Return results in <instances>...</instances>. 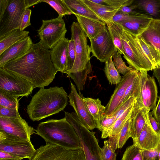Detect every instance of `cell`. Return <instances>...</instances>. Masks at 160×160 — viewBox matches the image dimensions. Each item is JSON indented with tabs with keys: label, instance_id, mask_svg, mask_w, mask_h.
Returning a JSON list of instances; mask_svg holds the SVG:
<instances>
[{
	"label": "cell",
	"instance_id": "db71d44e",
	"mask_svg": "<svg viewBox=\"0 0 160 160\" xmlns=\"http://www.w3.org/2000/svg\"><path fill=\"white\" fill-rule=\"evenodd\" d=\"M159 155H158V158H159V160H160V142L159 144Z\"/></svg>",
	"mask_w": 160,
	"mask_h": 160
},
{
	"label": "cell",
	"instance_id": "603a6c76",
	"mask_svg": "<svg viewBox=\"0 0 160 160\" xmlns=\"http://www.w3.org/2000/svg\"><path fill=\"white\" fill-rule=\"evenodd\" d=\"M63 0L72 12V14L105 22L94 12L82 0Z\"/></svg>",
	"mask_w": 160,
	"mask_h": 160
},
{
	"label": "cell",
	"instance_id": "7dc6e473",
	"mask_svg": "<svg viewBox=\"0 0 160 160\" xmlns=\"http://www.w3.org/2000/svg\"><path fill=\"white\" fill-rule=\"evenodd\" d=\"M22 158L8 152L0 151V160H22Z\"/></svg>",
	"mask_w": 160,
	"mask_h": 160
},
{
	"label": "cell",
	"instance_id": "bcb514c9",
	"mask_svg": "<svg viewBox=\"0 0 160 160\" xmlns=\"http://www.w3.org/2000/svg\"><path fill=\"white\" fill-rule=\"evenodd\" d=\"M149 117L150 124L154 131L160 135V124L153 116L152 112H149Z\"/></svg>",
	"mask_w": 160,
	"mask_h": 160
},
{
	"label": "cell",
	"instance_id": "5b68a950",
	"mask_svg": "<svg viewBox=\"0 0 160 160\" xmlns=\"http://www.w3.org/2000/svg\"><path fill=\"white\" fill-rule=\"evenodd\" d=\"M64 113V117L72 126L79 137L86 160H102V148L95 136V132L90 131L81 123L75 112L65 111Z\"/></svg>",
	"mask_w": 160,
	"mask_h": 160
},
{
	"label": "cell",
	"instance_id": "ee69618b",
	"mask_svg": "<svg viewBox=\"0 0 160 160\" xmlns=\"http://www.w3.org/2000/svg\"><path fill=\"white\" fill-rule=\"evenodd\" d=\"M0 117L20 118L18 109H12L0 106Z\"/></svg>",
	"mask_w": 160,
	"mask_h": 160
},
{
	"label": "cell",
	"instance_id": "1f68e13d",
	"mask_svg": "<svg viewBox=\"0 0 160 160\" xmlns=\"http://www.w3.org/2000/svg\"><path fill=\"white\" fill-rule=\"evenodd\" d=\"M105 63L104 71L109 83L111 85H118L121 80L122 77L113 63L112 56Z\"/></svg>",
	"mask_w": 160,
	"mask_h": 160
},
{
	"label": "cell",
	"instance_id": "ba28073f",
	"mask_svg": "<svg viewBox=\"0 0 160 160\" xmlns=\"http://www.w3.org/2000/svg\"><path fill=\"white\" fill-rule=\"evenodd\" d=\"M71 38L74 41L76 58L73 66L67 74L81 71L86 68L90 59V47L87 37L78 22H73L71 26Z\"/></svg>",
	"mask_w": 160,
	"mask_h": 160
},
{
	"label": "cell",
	"instance_id": "4dcf8cb0",
	"mask_svg": "<svg viewBox=\"0 0 160 160\" xmlns=\"http://www.w3.org/2000/svg\"><path fill=\"white\" fill-rule=\"evenodd\" d=\"M109 139L104 141L101 149L102 160H116L115 151L118 148V135L109 137Z\"/></svg>",
	"mask_w": 160,
	"mask_h": 160
},
{
	"label": "cell",
	"instance_id": "4316f807",
	"mask_svg": "<svg viewBox=\"0 0 160 160\" xmlns=\"http://www.w3.org/2000/svg\"><path fill=\"white\" fill-rule=\"evenodd\" d=\"M145 96L147 99V109L150 111L153 110L156 106L158 98V88L153 77L148 74L145 82Z\"/></svg>",
	"mask_w": 160,
	"mask_h": 160
},
{
	"label": "cell",
	"instance_id": "7402d4cb",
	"mask_svg": "<svg viewBox=\"0 0 160 160\" xmlns=\"http://www.w3.org/2000/svg\"><path fill=\"white\" fill-rule=\"evenodd\" d=\"M78 22L89 39L101 33L106 28V22L78 15H75Z\"/></svg>",
	"mask_w": 160,
	"mask_h": 160
},
{
	"label": "cell",
	"instance_id": "e0dca14e",
	"mask_svg": "<svg viewBox=\"0 0 160 160\" xmlns=\"http://www.w3.org/2000/svg\"><path fill=\"white\" fill-rule=\"evenodd\" d=\"M152 19L134 11L130 13L128 19L118 24L125 30L137 36L146 29Z\"/></svg>",
	"mask_w": 160,
	"mask_h": 160
},
{
	"label": "cell",
	"instance_id": "9c48e42d",
	"mask_svg": "<svg viewBox=\"0 0 160 160\" xmlns=\"http://www.w3.org/2000/svg\"><path fill=\"white\" fill-rule=\"evenodd\" d=\"M35 88L26 79L0 67V90L15 96L28 97Z\"/></svg>",
	"mask_w": 160,
	"mask_h": 160
},
{
	"label": "cell",
	"instance_id": "d6986e66",
	"mask_svg": "<svg viewBox=\"0 0 160 160\" xmlns=\"http://www.w3.org/2000/svg\"><path fill=\"white\" fill-rule=\"evenodd\" d=\"M69 40L65 38L58 42L50 50L52 62L58 71L67 73V67Z\"/></svg>",
	"mask_w": 160,
	"mask_h": 160
},
{
	"label": "cell",
	"instance_id": "52a82bcc",
	"mask_svg": "<svg viewBox=\"0 0 160 160\" xmlns=\"http://www.w3.org/2000/svg\"><path fill=\"white\" fill-rule=\"evenodd\" d=\"M63 16L42 20V24L38 30L40 40L38 42L44 48L51 49L58 42L65 38L67 30Z\"/></svg>",
	"mask_w": 160,
	"mask_h": 160
},
{
	"label": "cell",
	"instance_id": "d590c367",
	"mask_svg": "<svg viewBox=\"0 0 160 160\" xmlns=\"http://www.w3.org/2000/svg\"><path fill=\"white\" fill-rule=\"evenodd\" d=\"M41 2L49 5L58 13L59 16H63L66 15L72 14L63 0H42Z\"/></svg>",
	"mask_w": 160,
	"mask_h": 160
},
{
	"label": "cell",
	"instance_id": "60d3db41",
	"mask_svg": "<svg viewBox=\"0 0 160 160\" xmlns=\"http://www.w3.org/2000/svg\"><path fill=\"white\" fill-rule=\"evenodd\" d=\"M76 58V52L74 41L71 38L68 45V51L67 67V72L72 68ZM66 73V74H67Z\"/></svg>",
	"mask_w": 160,
	"mask_h": 160
},
{
	"label": "cell",
	"instance_id": "7bdbcfd3",
	"mask_svg": "<svg viewBox=\"0 0 160 160\" xmlns=\"http://www.w3.org/2000/svg\"><path fill=\"white\" fill-rule=\"evenodd\" d=\"M32 10L26 8L21 17L19 25V29L23 31L28 26L31 25L30 21Z\"/></svg>",
	"mask_w": 160,
	"mask_h": 160
},
{
	"label": "cell",
	"instance_id": "c3c4849f",
	"mask_svg": "<svg viewBox=\"0 0 160 160\" xmlns=\"http://www.w3.org/2000/svg\"><path fill=\"white\" fill-rule=\"evenodd\" d=\"M152 112L153 117L160 124V95L159 97L158 104Z\"/></svg>",
	"mask_w": 160,
	"mask_h": 160
},
{
	"label": "cell",
	"instance_id": "d4e9b609",
	"mask_svg": "<svg viewBox=\"0 0 160 160\" xmlns=\"http://www.w3.org/2000/svg\"><path fill=\"white\" fill-rule=\"evenodd\" d=\"M82 0L94 12L105 22L112 21L114 15L122 7H112L94 2L90 0Z\"/></svg>",
	"mask_w": 160,
	"mask_h": 160
},
{
	"label": "cell",
	"instance_id": "f907efd6",
	"mask_svg": "<svg viewBox=\"0 0 160 160\" xmlns=\"http://www.w3.org/2000/svg\"><path fill=\"white\" fill-rule=\"evenodd\" d=\"M135 9L136 7L132 3L130 5L124 6L121 8L119 11L125 13L130 14L133 12Z\"/></svg>",
	"mask_w": 160,
	"mask_h": 160
},
{
	"label": "cell",
	"instance_id": "f6af8a7d",
	"mask_svg": "<svg viewBox=\"0 0 160 160\" xmlns=\"http://www.w3.org/2000/svg\"><path fill=\"white\" fill-rule=\"evenodd\" d=\"M130 14H127L118 11L113 16L112 21L117 23H119L128 18Z\"/></svg>",
	"mask_w": 160,
	"mask_h": 160
},
{
	"label": "cell",
	"instance_id": "f35d334b",
	"mask_svg": "<svg viewBox=\"0 0 160 160\" xmlns=\"http://www.w3.org/2000/svg\"><path fill=\"white\" fill-rule=\"evenodd\" d=\"M131 120V116L118 134V148H122L128 139L131 137L130 128Z\"/></svg>",
	"mask_w": 160,
	"mask_h": 160
},
{
	"label": "cell",
	"instance_id": "4fadbf2b",
	"mask_svg": "<svg viewBox=\"0 0 160 160\" xmlns=\"http://www.w3.org/2000/svg\"><path fill=\"white\" fill-rule=\"evenodd\" d=\"M35 129L28 125L22 117L18 118L0 117V132L18 137L31 141V135L36 134Z\"/></svg>",
	"mask_w": 160,
	"mask_h": 160
},
{
	"label": "cell",
	"instance_id": "83f0119b",
	"mask_svg": "<svg viewBox=\"0 0 160 160\" xmlns=\"http://www.w3.org/2000/svg\"><path fill=\"white\" fill-rule=\"evenodd\" d=\"M138 41L152 64L154 69L160 66V52L154 46L145 41L140 35L137 36Z\"/></svg>",
	"mask_w": 160,
	"mask_h": 160
},
{
	"label": "cell",
	"instance_id": "681fc988",
	"mask_svg": "<svg viewBox=\"0 0 160 160\" xmlns=\"http://www.w3.org/2000/svg\"><path fill=\"white\" fill-rule=\"evenodd\" d=\"M9 1L10 0H0V19L2 17Z\"/></svg>",
	"mask_w": 160,
	"mask_h": 160
},
{
	"label": "cell",
	"instance_id": "30bf717a",
	"mask_svg": "<svg viewBox=\"0 0 160 160\" xmlns=\"http://www.w3.org/2000/svg\"><path fill=\"white\" fill-rule=\"evenodd\" d=\"M36 149L31 141L18 137L0 132V151L6 152L22 159H30Z\"/></svg>",
	"mask_w": 160,
	"mask_h": 160
},
{
	"label": "cell",
	"instance_id": "3957f363",
	"mask_svg": "<svg viewBox=\"0 0 160 160\" xmlns=\"http://www.w3.org/2000/svg\"><path fill=\"white\" fill-rule=\"evenodd\" d=\"M35 131L46 143L54 144L68 149L81 148L77 133L65 117L41 122L35 129Z\"/></svg>",
	"mask_w": 160,
	"mask_h": 160
},
{
	"label": "cell",
	"instance_id": "e575fe53",
	"mask_svg": "<svg viewBox=\"0 0 160 160\" xmlns=\"http://www.w3.org/2000/svg\"><path fill=\"white\" fill-rule=\"evenodd\" d=\"M0 90V106L18 109L20 99Z\"/></svg>",
	"mask_w": 160,
	"mask_h": 160
},
{
	"label": "cell",
	"instance_id": "44dd1931",
	"mask_svg": "<svg viewBox=\"0 0 160 160\" xmlns=\"http://www.w3.org/2000/svg\"><path fill=\"white\" fill-rule=\"evenodd\" d=\"M132 4L136 7L134 11L160 20V0H133Z\"/></svg>",
	"mask_w": 160,
	"mask_h": 160
},
{
	"label": "cell",
	"instance_id": "f1b7e54d",
	"mask_svg": "<svg viewBox=\"0 0 160 160\" xmlns=\"http://www.w3.org/2000/svg\"><path fill=\"white\" fill-rule=\"evenodd\" d=\"M83 100L91 115L96 122L100 120L104 115L106 107L102 104L99 99L83 98Z\"/></svg>",
	"mask_w": 160,
	"mask_h": 160
},
{
	"label": "cell",
	"instance_id": "7a4b0ae2",
	"mask_svg": "<svg viewBox=\"0 0 160 160\" xmlns=\"http://www.w3.org/2000/svg\"><path fill=\"white\" fill-rule=\"evenodd\" d=\"M68 97L62 87L41 88L28 105L27 113L32 121H39L63 110L68 104Z\"/></svg>",
	"mask_w": 160,
	"mask_h": 160
},
{
	"label": "cell",
	"instance_id": "6da1fadb",
	"mask_svg": "<svg viewBox=\"0 0 160 160\" xmlns=\"http://www.w3.org/2000/svg\"><path fill=\"white\" fill-rule=\"evenodd\" d=\"M4 69L26 79L35 88L48 85L57 70L51 59L50 50L33 43L25 55L6 63Z\"/></svg>",
	"mask_w": 160,
	"mask_h": 160
},
{
	"label": "cell",
	"instance_id": "74e56055",
	"mask_svg": "<svg viewBox=\"0 0 160 160\" xmlns=\"http://www.w3.org/2000/svg\"><path fill=\"white\" fill-rule=\"evenodd\" d=\"M112 57L113 63L119 73L124 76L130 71L131 67L126 66L117 49L115 51Z\"/></svg>",
	"mask_w": 160,
	"mask_h": 160
},
{
	"label": "cell",
	"instance_id": "ffe728a7",
	"mask_svg": "<svg viewBox=\"0 0 160 160\" xmlns=\"http://www.w3.org/2000/svg\"><path fill=\"white\" fill-rule=\"evenodd\" d=\"M131 119L130 135L134 143L138 138L146 122L142 107L138 105L136 101L132 111Z\"/></svg>",
	"mask_w": 160,
	"mask_h": 160
},
{
	"label": "cell",
	"instance_id": "277c9868",
	"mask_svg": "<svg viewBox=\"0 0 160 160\" xmlns=\"http://www.w3.org/2000/svg\"><path fill=\"white\" fill-rule=\"evenodd\" d=\"M121 39L124 58L129 66L138 71H149L154 68L138 43L137 36L122 28Z\"/></svg>",
	"mask_w": 160,
	"mask_h": 160
},
{
	"label": "cell",
	"instance_id": "484cf974",
	"mask_svg": "<svg viewBox=\"0 0 160 160\" xmlns=\"http://www.w3.org/2000/svg\"><path fill=\"white\" fill-rule=\"evenodd\" d=\"M29 32L14 30L0 37V54L17 42L28 37Z\"/></svg>",
	"mask_w": 160,
	"mask_h": 160
},
{
	"label": "cell",
	"instance_id": "8fae6325",
	"mask_svg": "<svg viewBox=\"0 0 160 160\" xmlns=\"http://www.w3.org/2000/svg\"><path fill=\"white\" fill-rule=\"evenodd\" d=\"M26 8L25 0H10L2 17L0 19V37L19 28L21 17Z\"/></svg>",
	"mask_w": 160,
	"mask_h": 160
},
{
	"label": "cell",
	"instance_id": "d6a6232c",
	"mask_svg": "<svg viewBox=\"0 0 160 160\" xmlns=\"http://www.w3.org/2000/svg\"><path fill=\"white\" fill-rule=\"evenodd\" d=\"M92 71L91 65L89 61L87 63L85 68L82 71L69 73L68 75L74 81L78 90L80 91L83 89L88 75Z\"/></svg>",
	"mask_w": 160,
	"mask_h": 160
},
{
	"label": "cell",
	"instance_id": "2e32d148",
	"mask_svg": "<svg viewBox=\"0 0 160 160\" xmlns=\"http://www.w3.org/2000/svg\"><path fill=\"white\" fill-rule=\"evenodd\" d=\"M33 44L30 36L13 44L0 54V67L8 62L20 58L27 53Z\"/></svg>",
	"mask_w": 160,
	"mask_h": 160
},
{
	"label": "cell",
	"instance_id": "816d5d0a",
	"mask_svg": "<svg viewBox=\"0 0 160 160\" xmlns=\"http://www.w3.org/2000/svg\"><path fill=\"white\" fill-rule=\"evenodd\" d=\"M27 8L39 3L42 2V0H25Z\"/></svg>",
	"mask_w": 160,
	"mask_h": 160
},
{
	"label": "cell",
	"instance_id": "9a60e30c",
	"mask_svg": "<svg viewBox=\"0 0 160 160\" xmlns=\"http://www.w3.org/2000/svg\"><path fill=\"white\" fill-rule=\"evenodd\" d=\"M70 84V92L68 95L70 105L73 108L81 123L89 130H92L97 128L96 122L90 113L83 98L78 93L75 86L71 82Z\"/></svg>",
	"mask_w": 160,
	"mask_h": 160
},
{
	"label": "cell",
	"instance_id": "ac0fdd59",
	"mask_svg": "<svg viewBox=\"0 0 160 160\" xmlns=\"http://www.w3.org/2000/svg\"><path fill=\"white\" fill-rule=\"evenodd\" d=\"M146 123L138 138L134 144L141 149L148 150L156 148L160 142V135L152 127L149 121V112L144 113Z\"/></svg>",
	"mask_w": 160,
	"mask_h": 160
},
{
	"label": "cell",
	"instance_id": "b9f144b4",
	"mask_svg": "<svg viewBox=\"0 0 160 160\" xmlns=\"http://www.w3.org/2000/svg\"><path fill=\"white\" fill-rule=\"evenodd\" d=\"M159 150V144L155 148L148 149H141L143 160H159L158 155Z\"/></svg>",
	"mask_w": 160,
	"mask_h": 160
},
{
	"label": "cell",
	"instance_id": "8d00e7d4",
	"mask_svg": "<svg viewBox=\"0 0 160 160\" xmlns=\"http://www.w3.org/2000/svg\"><path fill=\"white\" fill-rule=\"evenodd\" d=\"M122 160H143L141 149L133 143L127 148Z\"/></svg>",
	"mask_w": 160,
	"mask_h": 160
},
{
	"label": "cell",
	"instance_id": "5bb4252c",
	"mask_svg": "<svg viewBox=\"0 0 160 160\" xmlns=\"http://www.w3.org/2000/svg\"><path fill=\"white\" fill-rule=\"evenodd\" d=\"M138 71L131 67L130 71L122 78L105 106L104 115L107 116L112 115L122 103L127 89L136 78Z\"/></svg>",
	"mask_w": 160,
	"mask_h": 160
},
{
	"label": "cell",
	"instance_id": "836d02e7",
	"mask_svg": "<svg viewBox=\"0 0 160 160\" xmlns=\"http://www.w3.org/2000/svg\"><path fill=\"white\" fill-rule=\"evenodd\" d=\"M134 103L116 120L108 134V137L119 133L127 121L131 117Z\"/></svg>",
	"mask_w": 160,
	"mask_h": 160
},
{
	"label": "cell",
	"instance_id": "8992f818",
	"mask_svg": "<svg viewBox=\"0 0 160 160\" xmlns=\"http://www.w3.org/2000/svg\"><path fill=\"white\" fill-rule=\"evenodd\" d=\"M28 160H86L81 148L68 149L47 143L41 146Z\"/></svg>",
	"mask_w": 160,
	"mask_h": 160
},
{
	"label": "cell",
	"instance_id": "cb8c5ba5",
	"mask_svg": "<svg viewBox=\"0 0 160 160\" xmlns=\"http://www.w3.org/2000/svg\"><path fill=\"white\" fill-rule=\"evenodd\" d=\"M140 35L160 52V20L152 19L147 28Z\"/></svg>",
	"mask_w": 160,
	"mask_h": 160
},
{
	"label": "cell",
	"instance_id": "7c38bea8",
	"mask_svg": "<svg viewBox=\"0 0 160 160\" xmlns=\"http://www.w3.org/2000/svg\"><path fill=\"white\" fill-rule=\"evenodd\" d=\"M92 57L102 62L111 57L117 49L107 28L95 37L90 39Z\"/></svg>",
	"mask_w": 160,
	"mask_h": 160
},
{
	"label": "cell",
	"instance_id": "f546056e",
	"mask_svg": "<svg viewBox=\"0 0 160 160\" xmlns=\"http://www.w3.org/2000/svg\"><path fill=\"white\" fill-rule=\"evenodd\" d=\"M106 23L113 42L118 52L121 54L124 55L121 39L122 28L119 24L112 21L106 22Z\"/></svg>",
	"mask_w": 160,
	"mask_h": 160
},
{
	"label": "cell",
	"instance_id": "f5cc1de1",
	"mask_svg": "<svg viewBox=\"0 0 160 160\" xmlns=\"http://www.w3.org/2000/svg\"><path fill=\"white\" fill-rule=\"evenodd\" d=\"M153 75L157 79L160 88V66L153 70Z\"/></svg>",
	"mask_w": 160,
	"mask_h": 160
},
{
	"label": "cell",
	"instance_id": "ab89813d",
	"mask_svg": "<svg viewBox=\"0 0 160 160\" xmlns=\"http://www.w3.org/2000/svg\"><path fill=\"white\" fill-rule=\"evenodd\" d=\"M92 2L109 7L118 8L131 5L133 0H90Z\"/></svg>",
	"mask_w": 160,
	"mask_h": 160
}]
</instances>
